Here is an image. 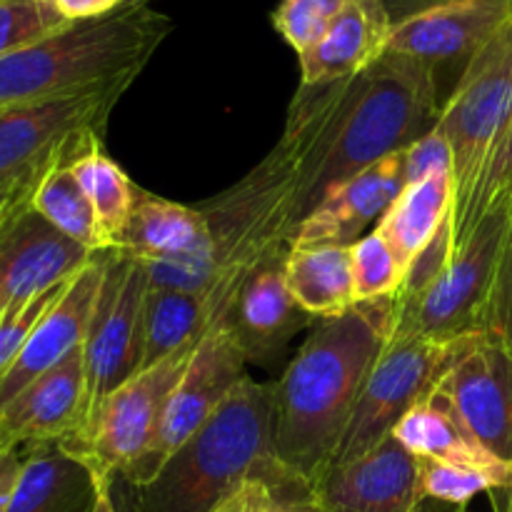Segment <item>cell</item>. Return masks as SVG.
Wrapping results in <instances>:
<instances>
[{
    "label": "cell",
    "instance_id": "1",
    "mask_svg": "<svg viewBox=\"0 0 512 512\" xmlns=\"http://www.w3.org/2000/svg\"><path fill=\"white\" fill-rule=\"evenodd\" d=\"M350 83L353 78L300 85L283 138L268 158L233 188L200 205L210 228L215 268L213 285L205 293L210 328L230 318L245 278L258 265L293 250V235L310 213V190Z\"/></svg>",
    "mask_w": 512,
    "mask_h": 512
},
{
    "label": "cell",
    "instance_id": "2",
    "mask_svg": "<svg viewBox=\"0 0 512 512\" xmlns=\"http://www.w3.org/2000/svg\"><path fill=\"white\" fill-rule=\"evenodd\" d=\"M395 310L398 295L320 318L273 383V458L308 490L338 453L365 380L393 338Z\"/></svg>",
    "mask_w": 512,
    "mask_h": 512
},
{
    "label": "cell",
    "instance_id": "3",
    "mask_svg": "<svg viewBox=\"0 0 512 512\" xmlns=\"http://www.w3.org/2000/svg\"><path fill=\"white\" fill-rule=\"evenodd\" d=\"M250 480L300 485L273 458V383L245 378L158 475L135 488V512H215Z\"/></svg>",
    "mask_w": 512,
    "mask_h": 512
},
{
    "label": "cell",
    "instance_id": "4",
    "mask_svg": "<svg viewBox=\"0 0 512 512\" xmlns=\"http://www.w3.org/2000/svg\"><path fill=\"white\" fill-rule=\"evenodd\" d=\"M170 33V15L150 0H128L103 18L75 20L0 58V110L135 80Z\"/></svg>",
    "mask_w": 512,
    "mask_h": 512
},
{
    "label": "cell",
    "instance_id": "5",
    "mask_svg": "<svg viewBox=\"0 0 512 512\" xmlns=\"http://www.w3.org/2000/svg\"><path fill=\"white\" fill-rule=\"evenodd\" d=\"M440 78L428 63L385 50L355 75L320 160L310 210L338 185L428 135L438 125Z\"/></svg>",
    "mask_w": 512,
    "mask_h": 512
},
{
    "label": "cell",
    "instance_id": "6",
    "mask_svg": "<svg viewBox=\"0 0 512 512\" xmlns=\"http://www.w3.org/2000/svg\"><path fill=\"white\" fill-rule=\"evenodd\" d=\"M510 230L508 203L500 200L455 250L438 278L418 293L398 295L390 340L428 338L448 343L480 333Z\"/></svg>",
    "mask_w": 512,
    "mask_h": 512
},
{
    "label": "cell",
    "instance_id": "7",
    "mask_svg": "<svg viewBox=\"0 0 512 512\" xmlns=\"http://www.w3.org/2000/svg\"><path fill=\"white\" fill-rule=\"evenodd\" d=\"M512 120V23L455 83L435 128L453 153V220L473 200Z\"/></svg>",
    "mask_w": 512,
    "mask_h": 512
},
{
    "label": "cell",
    "instance_id": "8",
    "mask_svg": "<svg viewBox=\"0 0 512 512\" xmlns=\"http://www.w3.org/2000/svg\"><path fill=\"white\" fill-rule=\"evenodd\" d=\"M195 345L133 375L100 403L78 438L58 445L93 475L95 488L128 478L153 450L170 393L183 378Z\"/></svg>",
    "mask_w": 512,
    "mask_h": 512
},
{
    "label": "cell",
    "instance_id": "9",
    "mask_svg": "<svg viewBox=\"0 0 512 512\" xmlns=\"http://www.w3.org/2000/svg\"><path fill=\"white\" fill-rule=\"evenodd\" d=\"M133 80L0 110V185H35L65 155L103 138L110 110Z\"/></svg>",
    "mask_w": 512,
    "mask_h": 512
},
{
    "label": "cell",
    "instance_id": "10",
    "mask_svg": "<svg viewBox=\"0 0 512 512\" xmlns=\"http://www.w3.org/2000/svg\"><path fill=\"white\" fill-rule=\"evenodd\" d=\"M148 288V270L138 258L120 250H103V280L83 343L85 408L78 430L68 440L88 428L110 393L138 375L140 318Z\"/></svg>",
    "mask_w": 512,
    "mask_h": 512
},
{
    "label": "cell",
    "instance_id": "11",
    "mask_svg": "<svg viewBox=\"0 0 512 512\" xmlns=\"http://www.w3.org/2000/svg\"><path fill=\"white\" fill-rule=\"evenodd\" d=\"M458 340H390L365 380L333 463L355 458L390 438L400 420L438 388Z\"/></svg>",
    "mask_w": 512,
    "mask_h": 512
},
{
    "label": "cell",
    "instance_id": "12",
    "mask_svg": "<svg viewBox=\"0 0 512 512\" xmlns=\"http://www.w3.org/2000/svg\"><path fill=\"white\" fill-rule=\"evenodd\" d=\"M245 365H248V358L240 348L230 320L215 323L213 328L205 330L190 355L183 378L170 393L153 450L125 478L133 488L150 483L158 470L173 458L175 450L188 443L213 418L215 410L228 400V395L248 378Z\"/></svg>",
    "mask_w": 512,
    "mask_h": 512
},
{
    "label": "cell",
    "instance_id": "13",
    "mask_svg": "<svg viewBox=\"0 0 512 512\" xmlns=\"http://www.w3.org/2000/svg\"><path fill=\"white\" fill-rule=\"evenodd\" d=\"M435 390L475 440L512 468V350L485 330L463 335Z\"/></svg>",
    "mask_w": 512,
    "mask_h": 512
},
{
    "label": "cell",
    "instance_id": "14",
    "mask_svg": "<svg viewBox=\"0 0 512 512\" xmlns=\"http://www.w3.org/2000/svg\"><path fill=\"white\" fill-rule=\"evenodd\" d=\"M310 495L325 512H420L425 500L418 458L395 435L328 465Z\"/></svg>",
    "mask_w": 512,
    "mask_h": 512
},
{
    "label": "cell",
    "instance_id": "15",
    "mask_svg": "<svg viewBox=\"0 0 512 512\" xmlns=\"http://www.w3.org/2000/svg\"><path fill=\"white\" fill-rule=\"evenodd\" d=\"M95 255L45 223L30 195L15 200L0 218V313L73 278Z\"/></svg>",
    "mask_w": 512,
    "mask_h": 512
},
{
    "label": "cell",
    "instance_id": "16",
    "mask_svg": "<svg viewBox=\"0 0 512 512\" xmlns=\"http://www.w3.org/2000/svg\"><path fill=\"white\" fill-rule=\"evenodd\" d=\"M510 23L512 0H463L393 25L385 50L423 60L438 75L443 68L463 75Z\"/></svg>",
    "mask_w": 512,
    "mask_h": 512
},
{
    "label": "cell",
    "instance_id": "17",
    "mask_svg": "<svg viewBox=\"0 0 512 512\" xmlns=\"http://www.w3.org/2000/svg\"><path fill=\"white\" fill-rule=\"evenodd\" d=\"M85 408L83 348L40 375L0 408V453L60 445L78 430Z\"/></svg>",
    "mask_w": 512,
    "mask_h": 512
},
{
    "label": "cell",
    "instance_id": "18",
    "mask_svg": "<svg viewBox=\"0 0 512 512\" xmlns=\"http://www.w3.org/2000/svg\"><path fill=\"white\" fill-rule=\"evenodd\" d=\"M405 188L403 153H393L353 175L320 200L293 235V248L353 245L378 228Z\"/></svg>",
    "mask_w": 512,
    "mask_h": 512
},
{
    "label": "cell",
    "instance_id": "19",
    "mask_svg": "<svg viewBox=\"0 0 512 512\" xmlns=\"http://www.w3.org/2000/svg\"><path fill=\"white\" fill-rule=\"evenodd\" d=\"M100 280H103V253L95 255L85 268H80L70 278L58 303L40 320L13 365L0 375V408H5L33 380L83 348Z\"/></svg>",
    "mask_w": 512,
    "mask_h": 512
},
{
    "label": "cell",
    "instance_id": "20",
    "mask_svg": "<svg viewBox=\"0 0 512 512\" xmlns=\"http://www.w3.org/2000/svg\"><path fill=\"white\" fill-rule=\"evenodd\" d=\"M285 260L288 255L258 265L235 298L228 320L248 363H268L303 325L310 323V315L295 303L288 288Z\"/></svg>",
    "mask_w": 512,
    "mask_h": 512
},
{
    "label": "cell",
    "instance_id": "21",
    "mask_svg": "<svg viewBox=\"0 0 512 512\" xmlns=\"http://www.w3.org/2000/svg\"><path fill=\"white\" fill-rule=\"evenodd\" d=\"M390 30L383 0H348L325 38L298 58L300 85H330L360 75L385 53Z\"/></svg>",
    "mask_w": 512,
    "mask_h": 512
},
{
    "label": "cell",
    "instance_id": "22",
    "mask_svg": "<svg viewBox=\"0 0 512 512\" xmlns=\"http://www.w3.org/2000/svg\"><path fill=\"white\" fill-rule=\"evenodd\" d=\"M210 248V228L203 210L158 198L138 188L120 253L138 260H170Z\"/></svg>",
    "mask_w": 512,
    "mask_h": 512
},
{
    "label": "cell",
    "instance_id": "23",
    "mask_svg": "<svg viewBox=\"0 0 512 512\" xmlns=\"http://www.w3.org/2000/svg\"><path fill=\"white\" fill-rule=\"evenodd\" d=\"M395 438L415 455V458H435L443 463L468 465V468L490 470L512 480V468L495 458L490 450L475 440L465 428L448 400L433 390L423 403L415 405L393 430Z\"/></svg>",
    "mask_w": 512,
    "mask_h": 512
},
{
    "label": "cell",
    "instance_id": "24",
    "mask_svg": "<svg viewBox=\"0 0 512 512\" xmlns=\"http://www.w3.org/2000/svg\"><path fill=\"white\" fill-rule=\"evenodd\" d=\"M453 210V173H435L420 183L405 185L375 230L393 248L403 268L410 270V265L438 238L440 230L453 223Z\"/></svg>",
    "mask_w": 512,
    "mask_h": 512
},
{
    "label": "cell",
    "instance_id": "25",
    "mask_svg": "<svg viewBox=\"0 0 512 512\" xmlns=\"http://www.w3.org/2000/svg\"><path fill=\"white\" fill-rule=\"evenodd\" d=\"M93 475L58 445L25 453L15 493L5 512H93Z\"/></svg>",
    "mask_w": 512,
    "mask_h": 512
},
{
    "label": "cell",
    "instance_id": "26",
    "mask_svg": "<svg viewBox=\"0 0 512 512\" xmlns=\"http://www.w3.org/2000/svg\"><path fill=\"white\" fill-rule=\"evenodd\" d=\"M285 280L310 318H333L358 303L350 245L293 248L285 260Z\"/></svg>",
    "mask_w": 512,
    "mask_h": 512
},
{
    "label": "cell",
    "instance_id": "27",
    "mask_svg": "<svg viewBox=\"0 0 512 512\" xmlns=\"http://www.w3.org/2000/svg\"><path fill=\"white\" fill-rule=\"evenodd\" d=\"M208 328L203 295L150 285L140 318L138 373L155 368L190 345H198Z\"/></svg>",
    "mask_w": 512,
    "mask_h": 512
},
{
    "label": "cell",
    "instance_id": "28",
    "mask_svg": "<svg viewBox=\"0 0 512 512\" xmlns=\"http://www.w3.org/2000/svg\"><path fill=\"white\" fill-rule=\"evenodd\" d=\"M95 143H103V140H95ZM95 143H88L85 148L75 150V153L65 155L58 163L50 165L30 193V208L73 243L83 245L90 253H103L93 205H90L83 185L78 183L73 168H70V163Z\"/></svg>",
    "mask_w": 512,
    "mask_h": 512
},
{
    "label": "cell",
    "instance_id": "29",
    "mask_svg": "<svg viewBox=\"0 0 512 512\" xmlns=\"http://www.w3.org/2000/svg\"><path fill=\"white\" fill-rule=\"evenodd\" d=\"M70 168L93 205L103 250L118 248L120 238L128 228L138 188L130 183L128 173L113 158H108L103 143H95L83 150L70 163Z\"/></svg>",
    "mask_w": 512,
    "mask_h": 512
},
{
    "label": "cell",
    "instance_id": "30",
    "mask_svg": "<svg viewBox=\"0 0 512 512\" xmlns=\"http://www.w3.org/2000/svg\"><path fill=\"white\" fill-rule=\"evenodd\" d=\"M418 475L425 500H438L455 508H465L478 495H493L512 485V480L505 475L468 468V465L443 463L435 458H418Z\"/></svg>",
    "mask_w": 512,
    "mask_h": 512
},
{
    "label": "cell",
    "instance_id": "31",
    "mask_svg": "<svg viewBox=\"0 0 512 512\" xmlns=\"http://www.w3.org/2000/svg\"><path fill=\"white\" fill-rule=\"evenodd\" d=\"M350 263H353L355 298L358 303H373L400 295L408 270L393 253L378 230L350 245Z\"/></svg>",
    "mask_w": 512,
    "mask_h": 512
},
{
    "label": "cell",
    "instance_id": "32",
    "mask_svg": "<svg viewBox=\"0 0 512 512\" xmlns=\"http://www.w3.org/2000/svg\"><path fill=\"white\" fill-rule=\"evenodd\" d=\"M70 20L55 0H0V58L50 38Z\"/></svg>",
    "mask_w": 512,
    "mask_h": 512
},
{
    "label": "cell",
    "instance_id": "33",
    "mask_svg": "<svg viewBox=\"0 0 512 512\" xmlns=\"http://www.w3.org/2000/svg\"><path fill=\"white\" fill-rule=\"evenodd\" d=\"M345 3L348 0H280L273 10V28L300 58L325 38Z\"/></svg>",
    "mask_w": 512,
    "mask_h": 512
},
{
    "label": "cell",
    "instance_id": "34",
    "mask_svg": "<svg viewBox=\"0 0 512 512\" xmlns=\"http://www.w3.org/2000/svg\"><path fill=\"white\" fill-rule=\"evenodd\" d=\"M512 188V120L508 125V133L500 140L498 150H495L493 160H490L488 170H485L483 180H480L478 190H475L473 200L465 208L463 215L450 223V233H453V253L470 238L478 223L483 220V215L503 198L505 193Z\"/></svg>",
    "mask_w": 512,
    "mask_h": 512
},
{
    "label": "cell",
    "instance_id": "35",
    "mask_svg": "<svg viewBox=\"0 0 512 512\" xmlns=\"http://www.w3.org/2000/svg\"><path fill=\"white\" fill-rule=\"evenodd\" d=\"M68 283L70 278L53 285V288L43 290V293H35L30 298L18 300V303H13L8 310L0 313V375L13 365V360L25 348V343H28L33 330L40 325V320L48 315V310L65 293Z\"/></svg>",
    "mask_w": 512,
    "mask_h": 512
},
{
    "label": "cell",
    "instance_id": "36",
    "mask_svg": "<svg viewBox=\"0 0 512 512\" xmlns=\"http://www.w3.org/2000/svg\"><path fill=\"white\" fill-rule=\"evenodd\" d=\"M483 330L493 335L495 340H500L505 348L512 350V230L503 248L498 275H495L493 293H490L488 310H485Z\"/></svg>",
    "mask_w": 512,
    "mask_h": 512
},
{
    "label": "cell",
    "instance_id": "37",
    "mask_svg": "<svg viewBox=\"0 0 512 512\" xmlns=\"http://www.w3.org/2000/svg\"><path fill=\"white\" fill-rule=\"evenodd\" d=\"M403 170L405 185L420 183L435 173H453V153L445 140V135L438 128L430 130L420 140H415L410 148L403 150Z\"/></svg>",
    "mask_w": 512,
    "mask_h": 512
},
{
    "label": "cell",
    "instance_id": "38",
    "mask_svg": "<svg viewBox=\"0 0 512 512\" xmlns=\"http://www.w3.org/2000/svg\"><path fill=\"white\" fill-rule=\"evenodd\" d=\"M310 500V490L300 485L290 488H273L265 480H250L240 490L238 512H305Z\"/></svg>",
    "mask_w": 512,
    "mask_h": 512
},
{
    "label": "cell",
    "instance_id": "39",
    "mask_svg": "<svg viewBox=\"0 0 512 512\" xmlns=\"http://www.w3.org/2000/svg\"><path fill=\"white\" fill-rule=\"evenodd\" d=\"M125 3L128 0H55L58 10L70 23H75V20L103 18V15H110Z\"/></svg>",
    "mask_w": 512,
    "mask_h": 512
},
{
    "label": "cell",
    "instance_id": "40",
    "mask_svg": "<svg viewBox=\"0 0 512 512\" xmlns=\"http://www.w3.org/2000/svg\"><path fill=\"white\" fill-rule=\"evenodd\" d=\"M25 465V453L20 450H5L0 453V512L8 510L10 498L15 493V485H18L20 473H23Z\"/></svg>",
    "mask_w": 512,
    "mask_h": 512
},
{
    "label": "cell",
    "instance_id": "41",
    "mask_svg": "<svg viewBox=\"0 0 512 512\" xmlns=\"http://www.w3.org/2000/svg\"><path fill=\"white\" fill-rule=\"evenodd\" d=\"M450 3H463V0H383L385 10H388V18L393 25L403 23V20L413 18V15L425 13V10H433Z\"/></svg>",
    "mask_w": 512,
    "mask_h": 512
},
{
    "label": "cell",
    "instance_id": "42",
    "mask_svg": "<svg viewBox=\"0 0 512 512\" xmlns=\"http://www.w3.org/2000/svg\"><path fill=\"white\" fill-rule=\"evenodd\" d=\"M35 185H0V218H3L5 213L10 210V205L15 203V200L25 198V195L33 193Z\"/></svg>",
    "mask_w": 512,
    "mask_h": 512
},
{
    "label": "cell",
    "instance_id": "43",
    "mask_svg": "<svg viewBox=\"0 0 512 512\" xmlns=\"http://www.w3.org/2000/svg\"><path fill=\"white\" fill-rule=\"evenodd\" d=\"M93 512H118L113 503V485H100L98 495H95Z\"/></svg>",
    "mask_w": 512,
    "mask_h": 512
},
{
    "label": "cell",
    "instance_id": "44",
    "mask_svg": "<svg viewBox=\"0 0 512 512\" xmlns=\"http://www.w3.org/2000/svg\"><path fill=\"white\" fill-rule=\"evenodd\" d=\"M493 503H495V512H512V488L505 490V493H500Z\"/></svg>",
    "mask_w": 512,
    "mask_h": 512
},
{
    "label": "cell",
    "instance_id": "45",
    "mask_svg": "<svg viewBox=\"0 0 512 512\" xmlns=\"http://www.w3.org/2000/svg\"><path fill=\"white\" fill-rule=\"evenodd\" d=\"M238 510H240V493L235 495V498H230L225 505H220L215 512H238Z\"/></svg>",
    "mask_w": 512,
    "mask_h": 512
},
{
    "label": "cell",
    "instance_id": "46",
    "mask_svg": "<svg viewBox=\"0 0 512 512\" xmlns=\"http://www.w3.org/2000/svg\"><path fill=\"white\" fill-rule=\"evenodd\" d=\"M500 200H505V203H508V210H510V225H512V188H510L508 193H505L503 198H500ZM500 200H498V203H500Z\"/></svg>",
    "mask_w": 512,
    "mask_h": 512
},
{
    "label": "cell",
    "instance_id": "47",
    "mask_svg": "<svg viewBox=\"0 0 512 512\" xmlns=\"http://www.w3.org/2000/svg\"><path fill=\"white\" fill-rule=\"evenodd\" d=\"M305 512H325V510H320L318 503H315V500H313V495H310L308 505H305Z\"/></svg>",
    "mask_w": 512,
    "mask_h": 512
}]
</instances>
